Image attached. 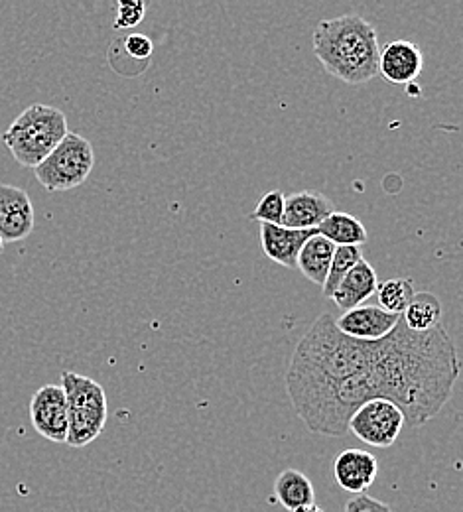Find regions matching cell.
<instances>
[{
  "mask_svg": "<svg viewBox=\"0 0 463 512\" xmlns=\"http://www.w3.org/2000/svg\"><path fill=\"white\" fill-rule=\"evenodd\" d=\"M383 400L393 402L412 428L430 422L446 406L462 373L458 349L440 323L430 331H412L398 320L379 339Z\"/></svg>",
  "mask_w": 463,
  "mask_h": 512,
  "instance_id": "cell-1",
  "label": "cell"
},
{
  "mask_svg": "<svg viewBox=\"0 0 463 512\" xmlns=\"http://www.w3.org/2000/svg\"><path fill=\"white\" fill-rule=\"evenodd\" d=\"M379 52L375 26L359 14L322 20L314 30L318 62L347 85H365L379 75Z\"/></svg>",
  "mask_w": 463,
  "mask_h": 512,
  "instance_id": "cell-2",
  "label": "cell"
},
{
  "mask_svg": "<svg viewBox=\"0 0 463 512\" xmlns=\"http://www.w3.org/2000/svg\"><path fill=\"white\" fill-rule=\"evenodd\" d=\"M67 132L64 111L34 103L2 132V142L20 166L34 170L66 138Z\"/></svg>",
  "mask_w": 463,
  "mask_h": 512,
  "instance_id": "cell-3",
  "label": "cell"
},
{
  "mask_svg": "<svg viewBox=\"0 0 463 512\" xmlns=\"http://www.w3.org/2000/svg\"><path fill=\"white\" fill-rule=\"evenodd\" d=\"M67 400V446L85 448L105 430L109 408L105 388L95 379L64 371L62 384Z\"/></svg>",
  "mask_w": 463,
  "mask_h": 512,
  "instance_id": "cell-4",
  "label": "cell"
},
{
  "mask_svg": "<svg viewBox=\"0 0 463 512\" xmlns=\"http://www.w3.org/2000/svg\"><path fill=\"white\" fill-rule=\"evenodd\" d=\"M95 166V152L87 138L67 132L66 138L34 168L36 180L48 192H69L85 184Z\"/></svg>",
  "mask_w": 463,
  "mask_h": 512,
  "instance_id": "cell-5",
  "label": "cell"
},
{
  "mask_svg": "<svg viewBox=\"0 0 463 512\" xmlns=\"http://www.w3.org/2000/svg\"><path fill=\"white\" fill-rule=\"evenodd\" d=\"M404 428V416L393 402L375 398L361 404L347 424L361 442L373 448H391Z\"/></svg>",
  "mask_w": 463,
  "mask_h": 512,
  "instance_id": "cell-6",
  "label": "cell"
},
{
  "mask_svg": "<svg viewBox=\"0 0 463 512\" xmlns=\"http://www.w3.org/2000/svg\"><path fill=\"white\" fill-rule=\"evenodd\" d=\"M30 420L42 438L54 444H66L69 428L67 400L66 392L60 384H46L36 390L30 400Z\"/></svg>",
  "mask_w": 463,
  "mask_h": 512,
  "instance_id": "cell-7",
  "label": "cell"
},
{
  "mask_svg": "<svg viewBox=\"0 0 463 512\" xmlns=\"http://www.w3.org/2000/svg\"><path fill=\"white\" fill-rule=\"evenodd\" d=\"M36 225L34 205L22 188L0 184V241L16 243L26 239Z\"/></svg>",
  "mask_w": 463,
  "mask_h": 512,
  "instance_id": "cell-8",
  "label": "cell"
},
{
  "mask_svg": "<svg viewBox=\"0 0 463 512\" xmlns=\"http://www.w3.org/2000/svg\"><path fill=\"white\" fill-rule=\"evenodd\" d=\"M379 461L365 449H345L333 461L335 483L353 495H363L377 479Z\"/></svg>",
  "mask_w": 463,
  "mask_h": 512,
  "instance_id": "cell-9",
  "label": "cell"
},
{
  "mask_svg": "<svg viewBox=\"0 0 463 512\" xmlns=\"http://www.w3.org/2000/svg\"><path fill=\"white\" fill-rule=\"evenodd\" d=\"M400 316L389 314L379 306H359L349 312H345L339 320H335V327L357 341H379L387 337L395 325H397Z\"/></svg>",
  "mask_w": 463,
  "mask_h": 512,
  "instance_id": "cell-10",
  "label": "cell"
},
{
  "mask_svg": "<svg viewBox=\"0 0 463 512\" xmlns=\"http://www.w3.org/2000/svg\"><path fill=\"white\" fill-rule=\"evenodd\" d=\"M424 67L422 50L414 42L395 40L379 52V75L393 85H410Z\"/></svg>",
  "mask_w": 463,
  "mask_h": 512,
  "instance_id": "cell-11",
  "label": "cell"
},
{
  "mask_svg": "<svg viewBox=\"0 0 463 512\" xmlns=\"http://www.w3.org/2000/svg\"><path fill=\"white\" fill-rule=\"evenodd\" d=\"M333 213V203L318 192H296L286 195L282 227L312 231Z\"/></svg>",
  "mask_w": 463,
  "mask_h": 512,
  "instance_id": "cell-12",
  "label": "cell"
},
{
  "mask_svg": "<svg viewBox=\"0 0 463 512\" xmlns=\"http://www.w3.org/2000/svg\"><path fill=\"white\" fill-rule=\"evenodd\" d=\"M377 286L379 278L375 268L371 266L369 260L361 258L339 282V286L331 294V300L339 310L349 312L353 308L363 306L377 292Z\"/></svg>",
  "mask_w": 463,
  "mask_h": 512,
  "instance_id": "cell-13",
  "label": "cell"
},
{
  "mask_svg": "<svg viewBox=\"0 0 463 512\" xmlns=\"http://www.w3.org/2000/svg\"><path fill=\"white\" fill-rule=\"evenodd\" d=\"M314 235H316V229L298 231L282 225L261 223V245L265 255L284 268H296L300 249Z\"/></svg>",
  "mask_w": 463,
  "mask_h": 512,
  "instance_id": "cell-14",
  "label": "cell"
},
{
  "mask_svg": "<svg viewBox=\"0 0 463 512\" xmlns=\"http://www.w3.org/2000/svg\"><path fill=\"white\" fill-rule=\"evenodd\" d=\"M274 497L288 512L316 505L312 481L298 469H284L274 483Z\"/></svg>",
  "mask_w": 463,
  "mask_h": 512,
  "instance_id": "cell-15",
  "label": "cell"
},
{
  "mask_svg": "<svg viewBox=\"0 0 463 512\" xmlns=\"http://www.w3.org/2000/svg\"><path fill=\"white\" fill-rule=\"evenodd\" d=\"M316 233L335 247H361L369 241L365 225L355 215L343 211H333L316 227Z\"/></svg>",
  "mask_w": 463,
  "mask_h": 512,
  "instance_id": "cell-16",
  "label": "cell"
},
{
  "mask_svg": "<svg viewBox=\"0 0 463 512\" xmlns=\"http://www.w3.org/2000/svg\"><path fill=\"white\" fill-rule=\"evenodd\" d=\"M335 251V245L330 243L328 239L320 237L318 233L314 237H310L304 247L300 249L296 268L302 272L304 278H308L310 282L324 286L328 272H330L331 256Z\"/></svg>",
  "mask_w": 463,
  "mask_h": 512,
  "instance_id": "cell-17",
  "label": "cell"
},
{
  "mask_svg": "<svg viewBox=\"0 0 463 512\" xmlns=\"http://www.w3.org/2000/svg\"><path fill=\"white\" fill-rule=\"evenodd\" d=\"M402 320L412 331H430L442 323V304L432 292H416Z\"/></svg>",
  "mask_w": 463,
  "mask_h": 512,
  "instance_id": "cell-18",
  "label": "cell"
},
{
  "mask_svg": "<svg viewBox=\"0 0 463 512\" xmlns=\"http://www.w3.org/2000/svg\"><path fill=\"white\" fill-rule=\"evenodd\" d=\"M375 294L379 298V308H383L389 314L402 316L404 310L408 308L410 300L414 298L416 288L410 278H391V280L379 284Z\"/></svg>",
  "mask_w": 463,
  "mask_h": 512,
  "instance_id": "cell-19",
  "label": "cell"
},
{
  "mask_svg": "<svg viewBox=\"0 0 463 512\" xmlns=\"http://www.w3.org/2000/svg\"><path fill=\"white\" fill-rule=\"evenodd\" d=\"M363 258V253L359 247H335L333 256H331L330 272L324 282V296L331 298L339 282L345 278V274Z\"/></svg>",
  "mask_w": 463,
  "mask_h": 512,
  "instance_id": "cell-20",
  "label": "cell"
},
{
  "mask_svg": "<svg viewBox=\"0 0 463 512\" xmlns=\"http://www.w3.org/2000/svg\"><path fill=\"white\" fill-rule=\"evenodd\" d=\"M284 199L286 195L278 190L265 193L257 205L255 211L251 213L253 221H261L266 225H280L282 223V215H284Z\"/></svg>",
  "mask_w": 463,
  "mask_h": 512,
  "instance_id": "cell-21",
  "label": "cell"
},
{
  "mask_svg": "<svg viewBox=\"0 0 463 512\" xmlns=\"http://www.w3.org/2000/svg\"><path fill=\"white\" fill-rule=\"evenodd\" d=\"M117 44L123 50V54L127 58H131L136 64L150 65L154 44H152V40L148 36L134 32V34H127V36L119 38Z\"/></svg>",
  "mask_w": 463,
  "mask_h": 512,
  "instance_id": "cell-22",
  "label": "cell"
},
{
  "mask_svg": "<svg viewBox=\"0 0 463 512\" xmlns=\"http://www.w3.org/2000/svg\"><path fill=\"white\" fill-rule=\"evenodd\" d=\"M146 14V4L140 0L133 2H119L117 4V18H115V30H131L142 22Z\"/></svg>",
  "mask_w": 463,
  "mask_h": 512,
  "instance_id": "cell-23",
  "label": "cell"
},
{
  "mask_svg": "<svg viewBox=\"0 0 463 512\" xmlns=\"http://www.w3.org/2000/svg\"><path fill=\"white\" fill-rule=\"evenodd\" d=\"M343 512H393L391 507L371 495H355L353 499L347 501L345 511Z\"/></svg>",
  "mask_w": 463,
  "mask_h": 512,
  "instance_id": "cell-24",
  "label": "cell"
},
{
  "mask_svg": "<svg viewBox=\"0 0 463 512\" xmlns=\"http://www.w3.org/2000/svg\"><path fill=\"white\" fill-rule=\"evenodd\" d=\"M296 512H324L320 507H316V505H310V507H304V509H300V511Z\"/></svg>",
  "mask_w": 463,
  "mask_h": 512,
  "instance_id": "cell-25",
  "label": "cell"
},
{
  "mask_svg": "<svg viewBox=\"0 0 463 512\" xmlns=\"http://www.w3.org/2000/svg\"><path fill=\"white\" fill-rule=\"evenodd\" d=\"M2 251H4V243L0 241V255H2Z\"/></svg>",
  "mask_w": 463,
  "mask_h": 512,
  "instance_id": "cell-26",
  "label": "cell"
}]
</instances>
